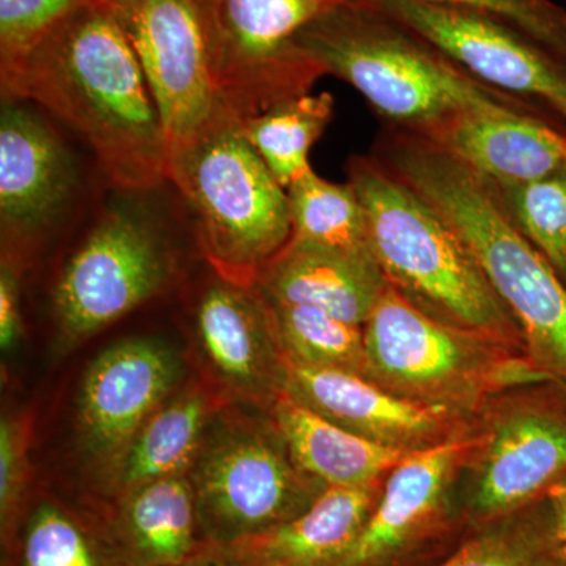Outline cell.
Masks as SVG:
<instances>
[{"label":"cell","mask_w":566,"mask_h":566,"mask_svg":"<svg viewBox=\"0 0 566 566\" xmlns=\"http://www.w3.org/2000/svg\"><path fill=\"white\" fill-rule=\"evenodd\" d=\"M485 14L538 44L566 69V11L553 0H424Z\"/></svg>","instance_id":"cell-30"},{"label":"cell","mask_w":566,"mask_h":566,"mask_svg":"<svg viewBox=\"0 0 566 566\" xmlns=\"http://www.w3.org/2000/svg\"><path fill=\"white\" fill-rule=\"evenodd\" d=\"M22 331L20 283L17 274L3 263L0 274V346L10 349L20 340Z\"/></svg>","instance_id":"cell-33"},{"label":"cell","mask_w":566,"mask_h":566,"mask_svg":"<svg viewBox=\"0 0 566 566\" xmlns=\"http://www.w3.org/2000/svg\"><path fill=\"white\" fill-rule=\"evenodd\" d=\"M480 442L460 436L408 453L387 480L374 512L337 566H385L434 523L458 465Z\"/></svg>","instance_id":"cell-16"},{"label":"cell","mask_w":566,"mask_h":566,"mask_svg":"<svg viewBox=\"0 0 566 566\" xmlns=\"http://www.w3.org/2000/svg\"><path fill=\"white\" fill-rule=\"evenodd\" d=\"M476 475L474 506L505 515L566 480V389L520 401L495 417Z\"/></svg>","instance_id":"cell-12"},{"label":"cell","mask_w":566,"mask_h":566,"mask_svg":"<svg viewBox=\"0 0 566 566\" xmlns=\"http://www.w3.org/2000/svg\"><path fill=\"white\" fill-rule=\"evenodd\" d=\"M296 41L324 76L352 85L392 126L419 132L465 112L558 122L542 107L483 84L422 36L359 0H345Z\"/></svg>","instance_id":"cell-3"},{"label":"cell","mask_w":566,"mask_h":566,"mask_svg":"<svg viewBox=\"0 0 566 566\" xmlns=\"http://www.w3.org/2000/svg\"><path fill=\"white\" fill-rule=\"evenodd\" d=\"M551 501V520L557 542L566 545V480L547 495Z\"/></svg>","instance_id":"cell-34"},{"label":"cell","mask_w":566,"mask_h":566,"mask_svg":"<svg viewBox=\"0 0 566 566\" xmlns=\"http://www.w3.org/2000/svg\"><path fill=\"white\" fill-rule=\"evenodd\" d=\"M207 401L188 394L161 406L136 434L123 457L122 483L136 490L145 483L181 475L202 442Z\"/></svg>","instance_id":"cell-24"},{"label":"cell","mask_w":566,"mask_h":566,"mask_svg":"<svg viewBox=\"0 0 566 566\" xmlns=\"http://www.w3.org/2000/svg\"><path fill=\"white\" fill-rule=\"evenodd\" d=\"M73 186L70 156L40 115L6 102L0 115V221L28 237L61 211Z\"/></svg>","instance_id":"cell-17"},{"label":"cell","mask_w":566,"mask_h":566,"mask_svg":"<svg viewBox=\"0 0 566 566\" xmlns=\"http://www.w3.org/2000/svg\"><path fill=\"white\" fill-rule=\"evenodd\" d=\"M334 96L301 95L241 122L245 139L283 189L311 172L308 153L334 117Z\"/></svg>","instance_id":"cell-23"},{"label":"cell","mask_w":566,"mask_h":566,"mask_svg":"<svg viewBox=\"0 0 566 566\" xmlns=\"http://www.w3.org/2000/svg\"><path fill=\"white\" fill-rule=\"evenodd\" d=\"M274 566H282V565H274Z\"/></svg>","instance_id":"cell-37"},{"label":"cell","mask_w":566,"mask_h":566,"mask_svg":"<svg viewBox=\"0 0 566 566\" xmlns=\"http://www.w3.org/2000/svg\"><path fill=\"white\" fill-rule=\"evenodd\" d=\"M378 483L326 486L301 515L226 546L232 560L262 566H337L378 502Z\"/></svg>","instance_id":"cell-19"},{"label":"cell","mask_w":566,"mask_h":566,"mask_svg":"<svg viewBox=\"0 0 566 566\" xmlns=\"http://www.w3.org/2000/svg\"><path fill=\"white\" fill-rule=\"evenodd\" d=\"M170 275L161 238L139 212L117 208L92 230L54 289L62 334L82 340L155 296Z\"/></svg>","instance_id":"cell-9"},{"label":"cell","mask_w":566,"mask_h":566,"mask_svg":"<svg viewBox=\"0 0 566 566\" xmlns=\"http://www.w3.org/2000/svg\"><path fill=\"white\" fill-rule=\"evenodd\" d=\"M292 238L337 251L374 253L368 240L367 216L349 182L303 175L289 189Z\"/></svg>","instance_id":"cell-26"},{"label":"cell","mask_w":566,"mask_h":566,"mask_svg":"<svg viewBox=\"0 0 566 566\" xmlns=\"http://www.w3.org/2000/svg\"><path fill=\"white\" fill-rule=\"evenodd\" d=\"M281 359L286 394L367 441L411 453L457 438L458 419L444 411L406 401L365 376Z\"/></svg>","instance_id":"cell-14"},{"label":"cell","mask_w":566,"mask_h":566,"mask_svg":"<svg viewBox=\"0 0 566 566\" xmlns=\"http://www.w3.org/2000/svg\"><path fill=\"white\" fill-rule=\"evenodd\" d=\"M439 566H566L553 520L546 526L502 527L476 536Z\"/></svg>","instance_id":"cell-28"},{"label":"cell","mask_w":566,"mask_h":566,"mask_svg":"<svg viewBox=\"0 0 566 566\" xmlns=\"http://www.w3.org/2000/svg\"><path fill=\"white\" fill-rule=\"evenodd\" d=\"M433 44L495 91L542 107L566 126V69L538 44L485 14L424 0H359Z\"/></svg>","instance_id":"cell-11"},{"label":"cell","mask_w":566,"mask_h":566,"mask_svg":"<svg viewBox=\"0 0 566 566\" xmlns=\"http://www.w3.org/2000/svg\"><path fill=\"white\" fill-rule=\"evenodd\" d=\"M491 188L517 230L566 285V164L539 180Z\"/></svg>","instance_id":"cell-27"},{"label":"cell","mask_w":566,"mask_h":566,"mask_svg":"<svg viewBox=\"0 0 566 566\" xmlns=\"http://www.w3.org/2000/svg\"><path fill=\"white\" fill-rule=\"evenodd\" d=\"M22 442L20 431L10 420L0 424V516L3 535L10 534L11 521L21 493Z\"/></svg>","instance_id":"cell-32"},{"label":"cell","mask_w":566,"mask_h":566,"mask_svg":"<svg viewBox=\"0 0 566 566\" xmlns=\"http://www.w3.org/2000/svg\"><path fill=\"white\" fill-rule=\"evenodd\" d=\"M180 375L172 349L134 338L99 354L82 382V438L99 460L125 457L140 428L159 408Z\"/></svg>","instance_id":"cell-13"},{"label":"cell","mask_w":566,"mask_h":566,"mask_svg":"<svg viewBox=\"0 0 566 566\" xmlns=\"http://www.w3.org/2000/svg\"><path fill=\"white\" fill-rule=\"evenodd\" d=\"M345 0H203L212 73L237 122L311 93L323 70L297 44L308 24Z\"/></svg>","instance_id":"cell-7"},{"label":"cell","mask_w":566,"mask_h":566,"mask_svg":"<svg viewBox=\"0 0 566 566\" xmlns=\"http://www.w3.org/2000/svg\"><path fill=\"white\" fill-rule=\"evenodd\" d=\"M197 331L205 353L223 378L241 389L260 390L281 376L266 303L255 286L230 281L205 292L197 307Z\"/></svg>","instance_id":"cell-20"},{"label":"cell","mask_w":566,"mask_h":566,"mask_svg":"<svg viewBox=\"0 0 566 566\" xmlns=\"http://www.w3.org/2000/svg\"><path fill=\"white\" fill-rule=\"evenodd\" d=\"M6 102L28 99L80 134L112 185L150 191L167 180L161 115L139 59L107 3L62 22L0 63Z\"/></svg>","instance_id":"cell-1"},{"label":"cell","mask_w":566,"mask_h":566,"mask_svg":"<svg viewBox=\"0 0 566 566\" xmlns=\"http://www.w3.org/2000/svg\"><path fill=\"white\" fill-rule=\"evenodd\" d=\"M253 286L270 303L308 305L364 326L389 285L374 253L337 251L290 238L260 270Z\"/></svg>","instance_id":"cell-18"},{"label":"cell","mask_w":566,"mask_h":566,"mask_svg":"<svg viewBox=\"0 0 566 566\" xmlns=\"http://www.w3.org/2000/svg\"><path fill=\"white\" fill-rule=\"evenodd\" d=\"M264 303L282 357L305 367L348 371L367 378L364 326L346 323L308 305L266 300Z\"/></svg>","instance_id":"cell-25"},{"label":"cell","mask_w":566,"mask_h":566,"mask_svg":"<svg viewBox=\"0 0 566 566\" xmlns=\"http://www.w3.org/2000/svg\"><path fill=\"white\" fill-rule=\"evenodd\" d=\"M196 491L188 480L166 476L129 495L118 517V538L129 566H186L196 560Z\"/></svg>","instance_id":"cell-22"},{"label":"cell","mask_w":566,"mask_h":566,"mask_svg":"<svg viewBox=\"0 0 566 566\" xmlns=\"http://www.w3.org/2000/svg\"><path fill=\"white\" fill-rule=\"evenodd\" d=\"M274 415L293 463L326 486L375 485L408 455L338 427L285 390Z\"/></svg>","instance_id":"cell-21"},{"label":"cell","mask_w":566,"mask_h":566,"mask_svg":"<svg viewBox=\"0 0 566 566\" xmlns=\"http://www.w3.org/2000/svg\"><path fill=\"white\" fill-rule=\"evenodd\" d=\"M106 0H0V63L14 61L62 22Z\"/></svg>","instance_id":"cell-31"},{"label":"cell","mask_w":566,"mask_h":566,"mask_svg":"<svg viewBox=\"0 0 566 566\" xmlns=\"http://www.w3.org/2000/svg\"><path fill=\"white\" fill-rule=\"evenodd\" d=\"M412 133L491 186L539 180L566 164V126L539 115L465 112Z\"/></svg>","instance_id":"cell-15"},{"label":"cell","mask_w":566,"mask_h":566,"mask_svg":"<svg viewBox=\"0 0 566 566\" xmlns=\"http://www.w3.org/2000/svg\"><path fill=\"white\" fill-rule=\"evenodd\" d=\"M301 472L266 434L234 430L219 436L197 468L199 527L226 547L281 526L318 495Z\"/></svg>","instance_id":"cell-10"},{"label":"cell","mask_w":566,"mask_h":566,"mask_svg":"<svg viewBox=\"0 0 566 566\" xmlns=\"http://www.w3.org/2000/svg\"><path fill=\"white\" fill-rule=\"evenodd\" d=\"M562 554H564L565 564H566V545H562Z\"/></svg>","instance_id":"cell-36"},{"label":"cell","mask_w":566,"mask_h":566,"mask_svg":"<svg viewBox=\"0 0 566 566\" xmlns=\"http://www.w3.org/2000/svg\"><path fill=\"white\" fill-rule=\"evenodd\" d=\"M106 3L139 59L169 148L233 120L223 107L212 73L203 0Z\"/></svg>","instance_id":"cell-8"},{"label":"cell","mask_w":566,"mask_h":566,"mask_svg":"<svg viewBox=\"0 0 566 566\" xmlns=\"http://www.w3.org/2000/svg\"><path fill=\"white\" fill-rule=\"evenodd\" d=\"M376 158L433 205L474 253L520 327L526 357L566 389V285L494 189L433 142L390 126Z\"/></svg>","instance_id":"cell-2"},{"label":"cell","mask_w":566,"mask_h":566,"mask_svg":"<svg viewBox=\"0 0 566 566\" xmlns=\"http://www.w3.org/2000/svg\"><path fill=\"white\" fill-rule=\"evenodd\" d=\"M367 378L411 403L457 417L488 392L551 382L527 357L431 318L387 286L364 324Z\"/></svg>","instance_id":"cell-6"},{"label":"cell","mask_w":566,"mask_h":566,"mask_svg":"<svg viewBox=\"0 0 566 566\" xmlns=\"http://www.w3.org/2000/svg\"><path fill=\"white\" fill-rule=\"evenodd\" d=\"M368 240L387 285L423 314L495 344L523 342L474 253L433 205L376 156L348 163Z\"/></svg>","instance_id":"cell-4"},{"label":"cell","mask_w":566,"mask_h":566,"mask_svg":"<svg viewBox=\"0 0 566 566\" xmlns=\"http://www.w3.org/2000/svg\"><path fill=\"white\" fill-rule=\"evenodd\" d=\"M21 566H106L77 521L54 505L33 513L21 543Z\"/></svg>","instance_id":"cell-29"},{"label":"cell","mask_w":566,"mask_h":566,"mask_svg":"<svg viewBox=\"0 0 566 566\" xmlns=\"http://www.w3.org/2000/svg\"><path fill=\"white\" fill-rule=\"evenodd\" d=\"M186 566H248L237 560H218V558H196Z\"/></svg>","instance_id":"cell-35"},{"label":"cell","mask_w":566,"mask_h":566,"mask_svg":"<svg viewBox=\"0 0 566 566\" xmlns=\"http://www.w3.org/2000/svg\"><path fill=\"white\" fill-rule=\"evenodd\" d=\"M172 181L196 222L200 244L226 281L253 286L292 238L289 193L245 139L223 122L167 156Z\"/></svg>","instance_id":"cell-5"}]
</instances>
